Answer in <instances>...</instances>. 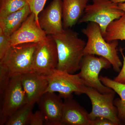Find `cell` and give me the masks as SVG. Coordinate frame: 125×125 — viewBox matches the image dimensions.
<instances>
[{"label": "cell", "mask_w": 125, "mask_h": 125, "mask_svg": "<svg viewBox=\"0 0 125 125\" xmlns=\"http://www.w3.org/2000/svg\"><path fill=\"white\" fill-rule=\"evenodd\" d=\"M52 36L55 42L58 52L57 69L71 74L79 70L84 56L85 41L79 37L77 32L69 29Z\"/></svg>", "instance_id": "6da1fadb"}, {"label": "cell", "mask_w": 125, "mask_h": 125, "mask_svg": "<svg viewBox=\"0 0 125 125\" xmlns=\"http://www.w3.org/2000/svg\"><path fill=\"white\" fill-rule=\"evenodd\" d=\"M82 32L87 38L84 55L93 54L104 57L110 62L115 71H120L123 64L117 52L118 40L107 42L103 37L100 26L94 22L89 23Z\"/></svg>", "instance_id": "7a4b0ae2"}, {"label": "cell", "mask_w": 125, "mask_h": 125, "mask_svg": "<svg viewBox=\"0 0 125 125\" xmlns=\"http://www.w3.org/2000/svg\"><path fill=\"white\" fill-rule=\"evenodd\" d=\"M125 13L119 9L118 4L111 0H93V4L87 5L84 14L79 22L97 23L100 26L103 36L109 24L120 18Z\"/></svg>", "instance_id": "3957f363"}, {"label": "cell", "mask_w": 125, "mask_h": 125, "mask_svg": "<svg viewBox=\"0 0 125 125\" xmlns=\"http://www.w3.org/2000/svg\"><path fill=\"white\" fill-rule=\"evenodd\" d=\"M39 43H28L11 46L0 60L10 71L11 75L32 71L34 53Z\"/></svg>", "instance_id": "277c9868"}, {"label": "cell", "mask_w": 125, "mask_h": 125, "mask_svg": "<svg viewBox=\"0 0 125 125\" xmlns=\"http://www.w3.org/2000/svg\"><path fill=\"white\" fill-rule=\"evenodd\" d=\"M115 93L113 91L109 94H102L85 85L84 94L89 97L92 104V111L89 113L91 120L102 117L110 120L115 125H123L118 118L117 109L114 104Z\"/></svg>", "instance_id": "5b68a950"}, {"label": "cell", "mask_w": 125, "mask_h": 125, "mask_svg": "<svg viewBox=\"0 0 125 125\" xmlns=\"http://www.w3.org/2000/svg\"><path fill=\"white\" fill-rule=\"evenodd\" d=\"M111 64L106 59L94 55H84L81 62L79 75L85 85L92 87L103 94L113 92L111 89L104 85L99 79V74L103 69H109Z\"/></svg>", "instance_id": "8992f818"}, {"label": "cell", "mask_w": 125, "mask_h": 125, "mask_svg": "<svg viewBox=\"0 0 125 125\" xmlns=\"http://www.w3.org/2000/svg\"><path fill=\"white\" fill-rule=\"evenodd\" d=\"M47 76L49 84L46 93L57 92L64 99L73 98V93L77 94H84L86 85L79 74H74L56 69Z\"/></svg>", "instance_id": "52a82bcc"}, {"label": "cell", "mask_w": 125, "mask_h": 125, "mask_svg": "<svg viewBox=\"0 0 125 125\" xmlns=\"http://www.w3.org/2000/svg\"><path fill=\"white\" fill-rule=\"evenodd\" d=\"M20 74L11 76L9 85L4 93L0 110V125H5L9 117L28 103L23 88Z\"/></svg>", "instance_id": "ba28073f"}, {"label": "cell", "mask_w": 125, "mask_h": 125, "mask_svg": "<svg viewBox=\"0 0 125 125\" xmlns=\"http://www.w3.org/2000/svg\"><path fill=\"white\" fill-rule=\"evenodd\" d=\"M58 64L56 44L52 35H48L35 51L32 71L47 76L56 69Z\"/></svg>", "instance_id": "9c48e42d"}, {"label": "cell", "mask_w": 125, "mask_h": 125, "mask_svg": "<svg viewBox=\"0 0 125 125\" xmlns=\"http://www.w3.org/2000/svg\"><path fill=\"white\" fill-rule=\"evenodd\" d=\"M47 35L31 12L20 27L10 36L11 46L28 43H39L46 38Z\"/></svg>", "instance_id": "30bf717a"}, {"label": "cell", "mask_w": 125, "mask_h": 125, "mask_svg": "<svg viewBox=\"0 0 125 125\" xmlns=\"http://www.w3.org/2000/svg\"><path fill=\"white\" fill-rule=\"evenodd\" d=\"M62 2L61 0H53L39 18L40 26L47 35H55L64 30L62 22Z\"/></svg>", "instance_id": "8fae6325"}, {"label": "cell", "mask_w": 125, "mask_h": 125, "mask_svg": "<svg viewBox=\"0 0 125 125\" xmlns=\"http://www.w3.org/2000/svg\"><path fill=\"white\" fill-rule=\"evenodd\" d=\"M55 93L47 92L37 102L46 125H62L63 102Z\"/></svg>", "instance_id": "7c38bea8"}, {"label": "cell", "mask_w": 125, "mask_h": 125, "mask_svg": "<svg viewBox=\"0 0 125 125\" xmlns=\"http://www.w3.org/2000/svg\"><path fill=\"white\" fill-rule=\"evenodd\" d=\"M21 80L29 103H37L46 93L49 84L46 76L33 71L21 75Z\"/></svg>", "instance_id": "4fadbf2b"}, {"label": "cell", "mask_w": 125, "mask_h": 125, "mask_svg": "<svg viewBox=\"0 0 125 125\" xmlns=\"http://www.w3.org/2000/svg\"><path fill=\"white\" fill-rule=\"evenodd\" d=\"M89 113L73 98L63 102L62 125H90Z\"/></svg>", "instance_id": "5bb4252c"}, {"label": "cell", "mask_w": 125, "mask_h": 125, "mask_svg": "<svg viewBox=\"0 0 125 125\" xmlns=\"http://www.w3.org/2000/svg\"><path fill=\"white\" fill-rule=\"evenodd\" d=\"M90 0H63L62 24L64 29L71 28L82 17Z\"/></svg>", "instance_id": "9a60e30c"}, {"label": "cell", "mask_w": 125, "mask_h": 125, "mask_svg": "<svg viewBox=\"0 0 125 125\" xmlns=\"http://www.w3.org/2000/svg\"><path fill=\"white\" fill-rule=\"evenodd\" d=\"M31 13L28 4L20 10L0 19V29L6 35L10 36L20 27Z\"/></svg>", "instance_id": "2e32d148"}, {"label": "cell", "mask_w": 125, "mask_h": 125, "mask_svg": "<svg viewBox=\"0 0 125 125\" xmlns=\"http://www.w3.org/2000/svg\"><path fill=\"white\" fill-rule=\"evenodd\" d=\"M99 79L104 85L111 89L118 94L120 98L114 100V104L118 112V116L120 120L125 124V84L118 83L106 76L100 75Z\"/></svg>", "instance_id": "e0dca14e"}, {"label": "cell", "mask_w": 125, "mask_h": 125, "mask_svg": "<svg viewBox=\"0 0 125 125\" xmlns=\"http://www.w3.org/2000/svg\"><path fill=\"white\" fill-rule=\"evenodd\" d=\"M103 37L107 42L125 40V13L120 18L109 24Z\"/></svg>", "instance_id": "ac0fdd59"}, {"label": "cell", "mask_w": 125, "mask_h": 125, "mask_svg": "<svg viewBox=\"0 0 125 125\" xmlns=\"http://www.w3.org/2000/svg\"><path fill=\"white\" fill-rule=\"evenodd\" d=\"M35 104L27 103L9 117L5 125H29L30 119Z\"/></svg>", "instance_id": "d6986e66"}, {"label": "cell", "mask_w": 125, "mask_h": 125, "mask_svg": "<svg viewBox=\"0 0 125 125\" xmlns=\"http://www.w3.org/2000/svg\"><path fill=\"white\" fill-rule=\"evenodd\" d=\"M0 19L20 10L28 4L27 0H0Z\"/></svg>", "instance_id": "ffe728a7"}, {"label": "cell", "mask_w": 125, "mask_h": 125, "mask_svg": "<svg viewBox=\"0 0 125 125\" xmlns=\"http://www.w3.org/2000/svg\"><path fill=\"white\" fill-rule=\"evenodd\" d=\"M11 73L7 67L0 63V94L2 99L4 93L6 89L11 77Z\"/></svg>", "instance_id": "44dd1931"}, {"label": "cell", "mask_w": 125, "mask_h": 125, "mask_svg": "<svg viewBox=\"0 0 125 125\" xmlns=\"http://www.w3.org/2000/svg\"><path fill=\"white\" fill-rule=\"evenodd\" d=\"M10 36H8L0 29V60H1L11 46Z\"/></svg>", "instance_id": "7402d4cb"}, {"label": "cell", "mask_w": 125, "mask_h": 125, "mask_svg": "<svg viewBox=\"0 0 125 125\" xmlns=\"http://www.w3.org/2000/svg\"><path fill=\"white\" fill-rule=\"evenodd\" d=\"M47 0H28V4L31 12L35 14L37 22H39V15L42 10Z\"/></svg>", "instance_id": "603a6c76"}, {"label": "cell", "mask_w": 125, "mask_h": 125, "mask_svg": "<svg viewBox=\"0 0 125 125\" xmlns=\"http://www.w3.org/2000/svg\"><path fill=\"white\" fill-rule=\"evenodd\" d=\"M44 123L45 118L40 110L32 114L30 119L29 125H44Z\"/></svg>", "instance_id": "cb8c5ba5"}, {"label": "cell", "mask_w": 125, "mask_h": 125, "mask_svg": "<svg viewBox=\"0 0 125 125\" xmlns=\"http://www.w3.org/2000/svg\"><path fill=\"white\" fill-rule=\"evenodd\" d=\"M120 51L123 57V64L121 69L119 72V74L113 80L118 83L125 84V56L121 49H120Z\"/></svg>", "instance_id": "d4e9b609"}, {"label": "cell", "mask_w": 125, "mask_h": 125, "mask_svg": "<svg viewBox=\"0 0 125 125\" xmlns=\"http://www.w3.org/2000/svg\"><path fill=\"white\" fill-rule=\"evenodd\" d=\"M90 125H115L111 121L104 118H96L91 120Z\"/></svg>", "instance_id": "484cf974"}, {"label": "cell", "mask_w": 125, "mask_h": 125, "mask_svg": "<svg viewBox=\"0 0 125 125\" xmlns=\"http://www.w3.org/2000/svg\"><path fill=\"white\" fill-rule=\"evenodd\" d=\"M118 5L119 9L125 12V2L118 3Z\"/></svg>", "instance_id": "4316f807"}, {"label": "cell", "mask_w": 125, "mask_h": 125, "mask_svg": "<svg viewBox=\"0 0 125 125\" xmlns=\"http://www.w3.org/2000/svg\"><path fill=\"white\" fill-rule=\"evenodd\" d=\"M113 2H115V3H121L125 2V0H111Z\"/></svg>", "instance_id": "83f0119b"}, {"label": "cell", "mask_w": 125, "mask_h": 125, "mask_svg": "<svg viewBox=\"0 0 125 125\" xmlns=\"http://www.w3.org/2000/svg\"><path fill=\"white\" fill-rule=\"evenodd\" d=\"M28 0H27V1H28Z\"/></svg>", "instance_id": "f1b7e54d"}]
</instances>
